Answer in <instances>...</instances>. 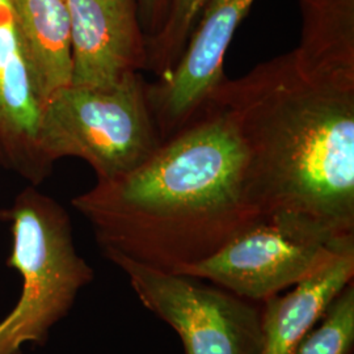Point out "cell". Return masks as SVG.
Wrapping results in <instances>:
<instances>
[{
    "mask_svg": "<svg viewBox=\"0 0 354 354\" xmlns=\"http://www.w3.org/2000/svg\"><path fill=\"white\" fill-rule=\"evenodd\" d=\"M102 253L183 273L263 214L231 114L206 102L136 169L76 196Z\"/></svg>",
    "mask_w": 354,
    "mask_h": 354,
    "instance_id": "cell-1",
    "label": "cell"
},
{
    "mask_svg": "<svg viewBox=\"0 0 354 354\" xmlns=\"http://www.w3.org/2000/svg\"><path fill=\"white\" fill-rule=\"evenodd\" d=\"M206 102L236 124L261 214L354 236V92L311 80L289 51L225 77Z\"/></svg>",
    "mask_w": 354,
    "mask_h": 354,
    "instance_id": "cell-2",
    "label": "cell"
},
{
    "mask_svg": "<svg viewBox=\"0 0 354 354\" xmlns=\"http://www.w3.org/2000/svg\"><path fill=\"white\" fill-rule=\"evenodd\" d=\"M0 219L10 223L12 235L7 266L21 279L17 302L0 320V354H21L26 344H46L95 274L76 251L67 212L36 187L0 210Z\"/></svg>",
    "mask_w": 354,
    "mask_h": 354,
    "instance_id": "cell-3",
    "label": "cell"
},
{
    "mask_svg": "<svg viewBox=\"0 0 354 354\" xmlns=\"http://www.w3.org/2000/svg\"><path fill=\"white\" fill-rule=\"evenodd\" d=\"M38 140L51 167L77 158L91 165L97 180L136 169L163 142L140 73L109 88L62 89L42 108Z\"/></svg>",
    "mask_w": 354,
    "mask_h": 354,
    "instance_id": "cell-4",
    "label": "cell"
},
{
    "mask_svg": "<svg viewBox=\"0 0 354 354\" xmlns=\"http://www.w3.org/2000/svg\"><path fill=\"white\" fill-rule=\"evenodd\" d=\"M354 236H337L292 215H263L209 259L180 274L263 302L322 270Z\"/></svg>",
    "mask_w": 354,
    "mask_h": 354,
    "instance_id": "cell-5",
    "label": "cell"
},
{
    "mask_svg": "<svg viewBox=\"0 0 354 354\" xmlns=\"http://www.w3.org/2000/svg\"><path fill=\"white\" fill-rule=\"evenodd\" d=\"M153 315L176 330L185 354H259L261 307L205 279L104 252Z\"/></svg>",
    "mask_w": 354,
    "mask_h": 354,
    "instance_id": "cell-6",
    "label": "cell"
},
{
    "mask_svg": "<svg viewBox=\"0 0 354 354\" xmlns=\"http://www.w3.org/2000/svg\"><path fill=\"white\" fill-rule=\"evenodd\" d=\"M252 3L207 0L174 70L155 83H147L152 115L162 140L194 118L226 77V53Z\"/></svg>",
    "mask_w": 354,
    "mask_h": 354,
    "instance_id": "cell-7",
    "label": "cell"
},
{
    "mask_svg": "<svg viewBox=\"0 0 354 354\" xmlns=\"http://www.w3.org/2000/svg\"><path fill=\"white\" fill-rule=\"evenodd\" d=\"M73 50L71 86L109 88L147 68L137 0H66Z\"/></svg>",
    "mask_w": 354,
    "mask_h": 354,
    "instance_id": "cell-8",
    "label": "cell"
},
{
    "mask_svg": "<svg viewBox=\"0 0 354 354\" xmlns=\"http://www.w3.org/2000/svg\"><path fill=\"white\" fill-rule=\"evenodd\" d=\"M42 102L29 75L11 0H0V168L33 187L53 167L39 149Z\"/></svg>",
    "mask_w": 354,
    "mask_h": 354,
    "instance_id": "cell-9",
    "label": "cell"
},
{
    "mask_svg": "<svg viewBox=\"0 0 354 354\" xmlns=\"http://www.w3.org/2000/svg\"><path fill=\"white\" fill-rule=\"evenodd\" d=\"M353 277L354 245H349L322 270L292 286V290L263 301L259 354H295L330 302L353 282Z\"/></svg>",
    "mask_w": 354,
    "mask_h": 354,
    "instance_id": "cell-10",
    "label": "cell"
},
{
    "mask_svg": "<svg viewBox=\"0 0 354 354\" xmlns=\"http://www.w3.org/2000/svg\"><path fill=\"white\" fill-rule=\"evenodd\" d=\"M302 17L298 46L291 50L304 75L354 92V0H297Z\"/></svg>",
    "mask_w": 354,
    "mask_h": 354,
    "instance_id": "cell-11",
    "label": "cell"
},
{
    "mask_svg": "<svg viewBox=\"0 0 354 354\" xmlns=\"http://www.w3.org/2000/svg\"><path fill=\"white\" fill-rule=\"evenodd\" d=\"M21 51L45 105L73 83L71 26L66 0H11Z\"/></svg>",
    "mask_w": 354,
    "mask_h": 354,
    "instance_id": "cell-12",
    "label": "cell"
},
{
    "mask_svg": "<svg viewBox=\"0 0 354 354\" xmlns=\"http://www.w3.org/2000/svg\"><path fill=\"white\" fill-rule=\"evenodd\" d=\"M207 0H168L160 29L146 38L147 68L159 79L169 74L181 58Z\"/></svg>",
    "mask_w": 354,
    "mask_h": 354,
    "instance_id": "cell-13",
    "label": "cell"
},
{
    "mask_svg": "<svg viewBox=\"0 0 354 354\" xmlns=\"http://www.w3.org/2000/svg\"><path fill=\"white\" fill-rule=\"evenodd\" d=\"M354 285L351 282L330 302L295 354H353Z\"/></svg>",
    "mask_w": 354,
    "mask_h": 354,
    "instance_id": "cell-14",
    "label": "cell"
},
{
    "mask_svg": "<svg viewBox=\"0 0 354 354\" xmlns=\"http://www.w3.org/2000/svg\"><path fill=\"white\" fill-rule=\"evenodd\" d=\"M140 24L146 38L153 36L163 24L168 0H137Z\"/></svg>",
    "mask_w": 354,
    "mask_h": 354,
    "instance_id": "cell-15",
    "label": "cell"
}]
</instances>
